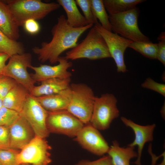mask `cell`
<instances>
[{"label":"cell","mask_w":165,"mask_h":165,"mask_svg":"<svg viewBox=\"0 0 165 165\" xmlns=\"http://www.w3.org/2000/svg\"><path fill=\"white\" fill-rule=\"evenodd\" d=\"M93 25L89 24L79 28L72 27L67 24L64 15H61L51 29L52 37L51 41L43 42L40 47H34L33 51L40 62L49 61L51 64H56L58 62L60 55L65 51L76 46L79 37Z\"/></svg>","instance_id":"1"},{"label":"cell","mask_w":165,"mask_h":165,"mask_svg":"<svg viewBox=\"0 0 165 165\" xmlns=\"http://www.w3.org/2000/svg\"><path fill=\"white\" fill-rule=\"evenodd\" d=\"M64 57L68 60L81 58L94 60L111 57L104 39L93 27L83 40L66 52Z\"/></svg>","instance_id":"2"},{"label":"cell","mask_w":165,"mask_h":165,"mask_svg":"<svg viewBox=\"0 0 165 165\" xmlns=\"http://www.w3.org/2000/svg\"><path fill=\"white\" fill-rule=\"evenodd\" d=\"M6 4L19 26H23L28 20L43 19L60 7L57 3H45L40 0H8Z\"/></svg>","instance_id":"3"},{"label":"cell","mask_w":165,"mask_h":165,"mask_svg":"<svg viewBox=\"0 0 165 165\" xmlns=\"http://www.w3.org/2000/svg\"><path fill=\"white\" fill-rule=\"evenodd\" d=\"M70 101L67 110L84 125L89 123L96 97L91 88L83 83H73L70 86Z\"/></svg>","instance_id":"4"},{"label":"cell","mask_w":165,"mask_h":165,"mask_svg":"<svg viewBox=\"0 0 165 165\" xmlns=\"http://www.w3.org/2000/svg\"><path fill=\"white\" fill-rule=\"evenodd\" d=\"M139 9L135 7L125 12L109 15L112 31L133 42H150L139 28Z\"/></svg>","instance_id":"5"},{"label":"cell","mask_w":165,"mask_h":165,"mask_svg":"<svg viewBox=\"0 0 165 165\" xmlns=\"http://www.w3.org/2000/svg\"><path fill=\"white\" fill-rule=\"evenodd\" d=\"M117 102L116 98L112 94L106 93L96 97L90 124L99 130L108 129L112 121L119 116Z\"/></svg>","instance_id":"6"},{"label":"cell","mask_w":165,"mask_h":165,"mask_svg":"<svg viewBox=\"0 0 165 165\" xmlns=\"http://www.w3.org/2000/svg\"><path fill=\"white\" fill-rule=\"evenodd\" d=\"M2 75L14 79L27 89L30 94L36 82L27 71L32 65V56L28 53L13 55L9 58Z\"/></svg>","instance_id":"7"},{"label":"cell","mask_w":165,"mask_h":165,"mask_svg":"<svg viewBox=\"0 0 165 165\" xmlns=\"http://www.w3.org/2000/svg\"><path fill=\"white\" fill-rule=\"evenodd\" d=\"M46 125L50 133L75 137L84 124L67 110L48 112Z\"/></svg>","instance_id":"8"},{"label":"cell","mask_w":165,"mask_h":165,"mask_svg":"<svg viewBox=\"0 0 165 165\" xmlns=\"http://www.w3.org/2000/svg\"><path fill=\"white\" fill-rule=\"evenodd\" d=\"M45 139L35 136L18 153V163L20 165H49L52 162L51 148Z\"/></svg>","instance_id":"9"},{"label":"cell","mask_w":165,"mask_h":165,"mask_svg":"<svg viewBox=\"0 0 165 165\" xmlns=\"http://www.w3.org/2000/svg\"><path fill=\"white\" fill-rule=\"evenodd\" d=\"M47 113L30 94L20 114L29 123L35 136L46 138L50 134L46 125Z\"/></svg>","instance_id":"10"},{"label":"cell","mask_w":165,"mask_h":165,"mask_svg":"<svg viewBox=\"0 0 165 165\" xmlns=\"http://www.w3.org/2000/svg\"><path fill=\"white\" fill-rule=\"evenodd\" d=\"M102 36L107 45L111 57L114 60L118 72L127 71L124 61L125 52L133 41L103 28L98 23L94 27Z\"/></svg>","instance_id":"11"},{"label":"cell","mask_w":165,"mask_h":165,"mask_svg":"<svg viewBox=\"0 0 165 165\" xmlns=\"http://www.w3.org/2000/svg\"><path fill=\"white\" fill-rule=\"evenodd\" d=\"M74 139L82 148L98 156L107 153L110 147L99 130L90 123L84 125Z\"/></svg>","instance_id":"12"},{"label":"cell","mask_w":165,"mask_h":165,"mask_svg":"<svg viewBox=\"0 0 165 165\" xmlns=\"http://www.w3.org/2000/svg\"><path fill=\"white\" fill-rule=\"evenodd\" d=\"M58 62L55 65L40 64L38 67L31 65L30 68L34 70V73L30 74L34 81L41 82L54 78H69L72 75L68 69L72 65L71 62L69 61L64 57H60Z\"/></svg>","instance_id":"13"},{"label":"cell","mask_w":165,"mask_h":165,"mask_svg":"<svg viewBox=\"0 0 165 165\" xmlns=\"http://www.w3.org/2000/svg\"><path fill=\"white\" fill-rule=\"evenodd\" d=\"M120 119L124 125L130 128L134 133V141L128 145L133 147L138 146L137 159L134 163L136 165H141V159L143 148L146 143L153 141L156 125L154 123L145 126L140 125L123 116L121 117Z\"/></svg>","instance_id":"14"},{"label":"cell","mask_w":165,"mask_h":165,"mask_svg":"<svg viewBox=\"0 0 165 165\" xmlns=\"http://www.w3.org/2000/svg\"><path fill=\"white\" fill-rule=\"evenodd\" d=\"M9 128L11 148L22 149L35 136L29 123L20 114Z\"/></svg>","instance_id":"15"},{"label":"cell","mask_w":165,"mask_h":165,"mask_svg":"<svg viewBox=\"0 0 165 165\" xmlns=\"http://www.w3.org/2000/svg\"><path fill=\"white\" fill-rule=\"evenodd\" d=\"M71 97L70 87L58 93L34 97L46 111L54 112L67 110Z\"/></svg>","instance_id":"16"},{"label":"cell","mask_w":165,"mask_h":165,"mask_svg":"<svg viewBox=\"0 0 165 165\" xmlns=\"http://www.w3.org/2000/svg\"><path fill=\"white\" fill-rule=\"evenodd\" d=\"M71 80V78H54L43 81L40 85L35 86L30 94L37 97L58 93L70 87Z\"/></svg>","instance_id":"17"},{"label":"cell","mask_w":165,"mask_h":165,"mask_svg":"<svg viewBox=\"0 0 165 165\" xmlns=\"http://www.w3.org/2000/svg\"><path fill=\"white\" fill-rule=\"evenodd\" d=\"M19 27L7 4L0 1V29L9 38L16 41L20 36Z\"/></svg>","instance_id":"18"},{"label":"cell","mask_w":165,"mask_h":165,"mask_svg":"<svg viewBox=\"0 0 165 165\" xmlns=\"http://www.w3.org/2000/svg\"><path fill=\"white\" fill-rule=\"evenodd\" d=\"M29 94L27 89L17 83L3 99V106L20 113Z\"/></svg>","instance_id":"19"},{"label":"cell","mask_w":165,"mask_h":165,"mask_svg":"<svg viewBox=\"0 0 165 165\" xmlns=\"http://www.w3.org/2000/svg\"><path fill=\"white\" fill-rule=\"evenodd\" d=\"M134 148L128 145L125 148L121 147L118 142L114 140L107 153L111 158L112 165H130V160L138 156Z\"/></svg>","instance_id":"20"},{"label":"cell","mask_w":165,"mask_h":165,"mask_svg":"<svg viewBox=\"0 0 165 165\" xmlns=\"http://www.w3.org/2000/svg\"><path fill=\"white\" fill-rule=\"evenodd\" d=\"M66 14V21L70 26L75 28L84 27L89 24L85 18L80 12L74 0H57Z\"/></svg>","instance_id":"21"},{"label":"cell","mask_w":165,"mask_h":165,"mask_svg":"<svg viewBox=\"0 0 165 165\" xmlns=\"http://www.w3.org/2000/svg\"><path fill=\"white\" fill-rule=\"evenodd\" d=\"M144 0H103L106 10L109 15L125 12L136 7Z\"/></svg>","instance_id":"22"},{"label":"cell","mask_w":165,"mask_h":165,"mask_svg":"<svg viewBox=\"0 0 165 165\" xmlns=\"http://www.w3.org/2000/svg\"><path fill=\"white\" fill-rule=\"evenodd\" d=\"M23 44L8 37L0 29V53L8 54L10 57L24 53Z\"/></svg>","instance_id":"23"},{"label":"cell","mask_w":165,"mask_h":165,"mask_svg":"<svg viewBox=\"0 0 165 165\" xmlns=\"http://www.w3.org/2000/svg\"><path fill=\"white\" fill-rule=\"evenodd\" d=\"M93 11L96 17L100 21L101 26L111 32V25L108 15L105 7L102 0H90Z\"/></svg>","instance_id":"24"},{"label":"cell","mask_w":165,"mask_h":165,"mask_svg":"<svg viewBox=\"0 0 165 165\" xmlns=\"http://www.w3.org/2000/svg\"><path fill=\"white\" fill-rule=\"evenodd\" d=\"M144 56L151 59H156L157 43L152 42H133L129 46Z\"/></svg>","instance_id":"25"},{"label":"cell","mask_w":165,"mask_h":165,"mask_svg":"<svg viewBox=\"0 0 165 165\" xmlns=\"http://www.w3.org/2000/svg\"><path fill=\"white\" fill-rule=\"evenodd\" d=\"M75 1L82 10L89 24L95 25L99 23L93 11L90 0H76Z\"/></svg>","instance_id":"26"},{"label":"cell","mask_w":165,"mask_h":165,"mask_svg":"<svg viewBox=\"0 0 165 165\" xmlns=\"http://www.w3.org/2000/svg\"><path fill=\"white\" fill-rule=\"evenodd\" d=\"M20 113L2 106L0 108V126H10L17 119Z\"/></svg>","instance_id":"27"},{"label":"cell","mask_w":165,"mask_h":165,"mask_svg":"<svg viewBox=\"0 0 165 165\" xmlns=\"http://www.w3.org/2000/svg\"><path fill=\"white\" fill-rule=\"evenodd\" d=\"M19 152L11 148L0 149V162L2 165H21L17 160Z\"/></svg>","instance_id":"28"},{"label":"cell","mask_w":165,"mask_h":165,"mask_svg":"<svg viewBox=\"0 0 165 165\" xmlns=\"http://www.w3.org/2000/svg\"><path fill=\"white\" fill-rule=\"evenodd\" d=\"M17 83L13 79L0 75V98L2 100Z\"/></svg>","instance_id":"29"},{"label":"cell","mask_w":165,"mask_h":165,"mask_svg":"<svg viewBox=\"0 0 165 165\" xmlns=\"http://www.w3.org/2000/svg\"><path fill=\"white\" fill-rule=\"evenodd\" d=\"M141 86L143 88L154 91L165 97V85L156 82L150 78H147L142 83Z\"/></svg>","instance_id":"30"},{"label":"cell","mask_w":165,"mask_h":165,"mask_svg":"<svg viewBox=\"0 0 165 165\" xmlns=\"http://www.w3.org/2000/svg\"><path fill=\"white\" fill-rule=\"evenodd\" d=\"M75 165H112L110 157L108 155L104 156L97 160L91 161L89 160H81Z\"/></svg>","instance_id":"31"},{"label":"cell","mask_w":165,"mask_h":165,"mask_svg":"<svg viewBox=\"0 0 165 165\" xmlns=\"http://www.w3.org/2000/svg\"><path fill=\"white\" fill-rule=\"evenodd\" d=\"M10 148V138L9 127L0 126V149Z\"/></svg>","instance_id":"32"},{"label":"cell","mask_w":165,"mask_h":165,"mask_svg":"<svg viewBox=\"0 0 165 165\" xmlns=\"http://www.w3.org/2000/svg\"><path fill=\"white\" fill-rule=\"evenodd\" d=\"M23 26L28 33L31 35H35L38 33L40 29L39 23L36 20L32 19L26 20Z\"/></svg>","instance_id":"33"},{"label":"cell","mask_w":165,"mask_h":165,"mask_svg":"<svg viewBox=\"0 0 165 165\" xmlns=\"http://www.w3.org/2000/svg\"><path fill=\"white\" fill-rule=\"evenodd\" d=\"M156 59L165 65V40L159 41L157 43Z\"/></svg>","instance_id":"34"},{"label":"cell","mask_w":165,"mask_h":165,"mask_svg":"<svg viewBox=\"0 0 165 165\" xmlns=\"http://www.w3.org/2000/svg\"><path fill=\"white\" fill-rule=\"evenodd\" d=\"M10 57L6 53H0V75L2 74L6 65V62Z\"/></svg>","instance_id":"35"},{"label":"cell","mask_w":165,"mask_h":165,"mask_svg":"<svg viewBox=\"0 0 165 165\" xmlns=\"http://www.w3.org/2000/svg\"><path fill=\"white\" fill-rule=\"evenodd\" d=\"M165 33L164 32H162L157 38L159 41L165 40Z\"/></svg>","instance_id":"36"},{"label":"cell","mask_w":165,"mask_h":165,"mask_svg":"<svg viewBox=\"0 0 165 165\" xmlns=\"http://www.w3.org/2000/svg\"><path fill=\"white\" fill-rule=\"evenodd\" d=\"M165 105L164 104V105H163V106L162 108L161 109V113L162 114V116L163 117L164 116V109H165Z\"/></svg>","instance_id":"37"},{"label":"cell","mask_w":165,"mask_h":165,"mask_svg":"<svg viewBox=\"0 0 165 165\" xmlns=\"http://www.w3.org/2000/svg\"><path fill=\"white\" fill-rule=\"evenodd\" d=\"M2 106V100L0 98V108Z\"/></svg>","instance_id":"38"},{"label":"cell","mask_w":165,"mask_h":165,"mask_svg":"<svg viewBox=\"0 0 165 165\" xmlns=\"http://www.w3.org/2000/svg\"><path fill=\"white\" fill-rule=\"evenodd\" d=\"M21 165H31L28 164H21Z\"/></svg>","instance_id":"39"},{"label":"cell","mask_w":165,"mask_h":165,"mask_svg":"<svg viewBox=\"0 0 165 165\" xmlns=\"http://www.w3.org/2000/svg\"><path fill=\"white\" fill-rule=\"evenodd\" d=\"M0 165H2V164L0 162Z\"/></svg>","instance_id":"40"}]
</instances>
